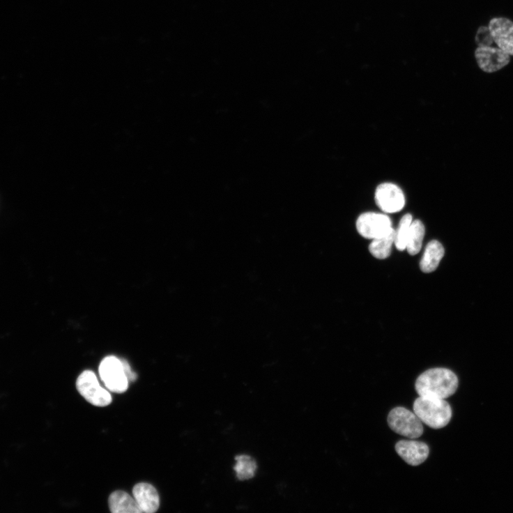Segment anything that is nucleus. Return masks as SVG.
Segmentation results:
<instances>
[{
	"label": "nucleus",
	"mask_w": 513,
	"mask_h": 513,
	"mask_svg": "<svg viewBox=\"0 0 513 513\" xmlns=\"http://www.w3.org/2000/svg\"><path fill=\"white\" fill-rule=\"evenodd\" d=\"M459 388V378L451 370L435 368L426 371L416 379L415 389L420 397L445 399Z\"/></svg>",
	"instance_id": "nucleus-1"
},
{
	"label": "nucleus",
	"mask_w": 513,
	"mask_h": 513,
	"mask_svg": "<svg viewBox=\"0 0 513 513\" xmlns=\"http://www.w3.org/2000/svg\"><path fill=\"white\" fill-rule=\"evenodd\" d=\"M413 412L422 423L434 429H440L451 422L452 409L445 399L420 397L414 401Z\"/></svg>",
	"instance_id": "nucleus-2"
},
{
	"label": "nucleus",
	"mask_w": 513,
	"mask_h": 513,
	"mask_svg": "<svg viewBox=\"0 0 513 513\" xmlns=\"http://www.w3.org/2000/svg\"><path fill=\"white\" fill-rule=\"evenodd\" d=\"M388 424L395 433L411 439L420 438L424 433L422 421L414 412L396 407L388 415Z\"/></svg>",
	"instance_id": "nucleus-3"
},
{
	"label": "nucleus",
	"mask_w": 513,
	"mask_h": 513,
	"mask_svg": "<svg viewBox=\"0 0 513 513\" xmlns=\"http://www.w3.org/2000/svg\"><path fill=\"white\" fill-rule=\"evenodd\" d=\"M77 389L93 406L104 407L112 401L111 395L100 386L98 377L92 371H84L80 374L77 380Z\"/></svg>",
	"instance_id": "nucleus-4"
},
{
	"label": "nucleus",
	"mask_w": 513,
	"mask_h": 513,
	"mask_svg": "<svg viewBox=\"0 0 513 513\" xmlns=\"http://www.w3.org/2000/svg\"><path fill=\"white\" fill-rule=\"evenodd\" d=\"M100 374L107 388L112 392L123 393L128 390V380L121 360L106 358L100 366Z\"/></svg>",
	"instance_id": "nucleus-5"
},
{
	"label": "nucleus",
	"mask_w": 513,
	"mask_h": 513,
	"mask_svg": "<svg viewBox=\"0 0 513 513\" xmlns=\"http://www.w3.org/2000/svg\"><path fill=\"white\" fill-rule=\"evenodd\" d=\"M356 226L362 237L371 240L387 235L394 229L392 220L387 215L372 212L362 214Z\"/></svg>",
	"instance_id": "nucleus-6"
},
{
	"label": "nucleus",
	"mask_w": 513,
	"mask_h": 513,
	"mask_svg": "<svg viewBox=\"0 0 513 513\" xmlns=\"http://www.w3.org/2000/svg\"><path fill=\"white\" fill-rule=\"evenodd\" d=\"M375 201L378 207L386 213L399 212L406 204L403 190L392 183H383L376 187Z\"/></svg>",
	"instance_id": "nucleus-7"
},
{
	"label": "nucleus",
	"mask_w": 513,
	"mask_h": 513,
	"mask_svg": "<svg viewBox=\"0 0 513 513\" xmlns=\"http://www.w3.org/2000/svg\"><path fill=\"white\" fill-rule=\"evenodd\" d=\"M510 54L500 48L478 47L475 56L479 68L487 73L498 72L507 66L510 61Z\"/></svg>",
	"instance_id": "nucleus-8"
},
{
	"label": "nucleus",
	"mask_w": 513,
	"mask_h": 513,
	"mask_svg": "<svg viewBox=\"0 0 513 513\" xmlns=\"http://www.w3.org/2000/svg\"><path fill=\"white\" fill-rule=\"evenodd\" d=\"M397 453L408 465L422 464L429 456V445L422 441L401 440L395 445Z\"/></svg>",
	"instance_id": "nucleus-9"
},
{
	"label": "nucleus",
	"mask_w": 513,
	"mask_h": 513,
	"mask_svg": "<svg viewBox=\"0 0 513 513\" xmlns=\"http://www.w3.org/2000/svg\"><path fill=\"white\" fill-rule=\"evenodd\" d=\"M489 28L498 47L513 56V22L504 17L493 18Z\"/></svg>",
	"instance_id": "nucleus-10"
},
{
	"label": "nucleus",
	"mask_w": 513,
	"mask_h": 513,
	"mask_svg": "<svg viewBox=\"0 0 513 513\" xmlns=\"http://www.w3.org/2000/svg\"><path fill=\"white\" fill-rule=\"evenodd\" d=\"M134 498L142 512L153 513L160 506L159 495L151 484L141 483L133 489Z\"/></svg>",
	"instance_id": "nucleus-11"
},
{
	"label": "nucleus",
	"mask_w": 513,
	"mask_h": 513,
	"mask_svg": "<svg viewBox=\"0 0 513 513\" xmlns=\"http://www.w3.org/2000/svg\"><path fill=\"white\" fill-rule=\"evenodd\" d=\"M109 505L113 513L142 512L135 498L122 491H117L111 494Z\"/></svg>",
	"instance_id": "nucleus-12"
},
{
	"label": "nucleus",
	"mask_w": 513,
	"mask_h": 513,
	"mask_svg": "<svg viewBox=\"0 0 513 513\" xmlns=\"http://www.w3.org/2000/svg\"><path fill=\"white\" fill-rule=\"evenodd\" d=\"M444 248L437 240L431 241L426 247L420 267L425 273H430L436 270L444 255Z\"/></svg>",
	"instance_id": "nucleus-13"
},
{
	"label": "nucleus",
	"mask_w": 513,
	"mask_h": 513,
	"mask_svg": "<svg viewBox=\"0 0 513 513\" xmlns=\"http://www.w3.org/2000/svg\"><path fill=\"white\" fill-rule=\"evenodd\" d=\"M395 241V230L388 234L372 240L369 245L371 254L377 259H386L391 254Z\"/></svg>",
	"instance_id": "nucleus-14"
},
{
	"label": "nucleus",
	"mask_w": 513,
	"mask_h": 513,
	"mask_svg": "<svg viewBox=\"0 0 513 513\" xmlns=\"http://www.w3.org/2000/svg\"><path fill=\"white\" fill-rule=\"evenodd\" d=\"M425 236V227L420 220H413L406 242V248L411 255L418 254L422 246Z\"/></svg>",
	"instance_id": "nucleus-15"
},
{
	"label": "nucleus",
	"mask_w": 513,
	"mask_h": 513,
	"mask_svg": "<svg viewBox=\"0 0 513 513\" xmlns=\"http://www.w3.org/2000/svg\"><path fill=\"white\" fill-rule=\"evenodd\" d=\"M258 469L255 460L248 455H239L236 457L234 471L240 480L252 478Z\"/></svg>",
	"instance_id": "nucleus-16"
},
{
	"label": "nucleus",
	"mask_w": 513,
	"mask_h": 513,
	"mask_svg": "<svg viewBox=\"0 0 513 513\" xmlns=\"http://www.w3.org/2000/svg\"><path fill=\"white\" fill-rule=\"evenodd\" d=\"M412 221V215L409 213L406 214L401 219L397 230H395V245L400 251L406 248V242Z\"/></svg>",
	"instance_id": "nucleus-17"
},
{
	"label": "nucleus",
	"mask_w": 513,
	"mask_h": 513,
	"mask_svg": "<svg viewBox=\"0 0 513 513\" xmlns=\"http://www.w3.org/2000/svg\"><path fill=\"white\" fill-rule=\"evenodd\" d=\"M475 42L478 47H491L494 43L491 32L487 26L478 28L475 36Z\"/></svg>",
	"instance_id": "nucleus-18"
},
{
	"label": "nucleus",
	"mask_w": 513,
	"mask_h": 513,
	"mask_svg": "<svg viewBox=\"0 0 513 513\" xmlns=\"http://www.w3.org/2000/svg\"><path fill=\"white\" fill-rule=\"evenodd\" d=\"M121 362L128 381H135L137 378V374L132 372L130 365L125 360H121Z\"/></svg>",
	"instance_id": "nucleus-19"
}]
</instances>
